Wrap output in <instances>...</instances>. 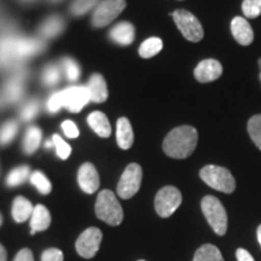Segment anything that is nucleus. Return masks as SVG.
I'll return each mask as SVG.
<instances>
[{
  "mask_svg": "<svg viewBox=\"0 0 261 261\" xmlns=\"http://www.w3.org/2000/svg\"><path fill=\"white\" fill-rule=\"evenodd\" d=\"M198 142L197 129L192 126H180L172 129L163 140V151L173 159H187L195 151Z\"/></svg>",
  "mask_w": 261,
  "mask_h": 261,
  "instance_id": "obj_1",
  "label": "nucleus"
},
{
  "mask_svg": "<svg viewBox=\"0 0 261 261\" xmlns=\"http://www.w3.org/2000/svg\"><path fill=\"white\" fill-rule=\"evenodd\" d=\"M96 215L98 219L112 226H117L123 220V211L115 194L110 190L100 191L96 201Z\"/></svg>",
  "mask_w": 261,
  "mask_h": 261,
  "instance_id": "obj_2",
  "label": "nucleus"
},
{
  "mask_svg": "<svg viewBox=\"0 0 261 261\" xmlns=\"http://www.w3.org/2000/svg\"><path fill=\"white\" fill-rule=\"evenodd\" d=\"M200 177L208 187L225 194H232L236 189V180L233 175L228 169L220 166H204L200 171Z\"/></svg>",
  "mask_w": 261,
  "mask_h": 261,
  "instance_id": "obj_3",
  "label": "nucleus"
},
{
  "mask_svg": "<svg viewBox=\"0 0 261 261\" xmlns=\"http://www.w3.org/2000/svg\"><path fill=\"white\" fill-rule=\"evenodd\" d=\"M201 208L214 232L224 236L227 231V213L223 203L214 196H205L201 201Z\"/></svg>",
  "mask_w": 261,
  "mask_h": 261,
  "instance_id": "obj_4",
  "label": "nucleus"
},
{
  "mask_svg": "<svg viewBox=\"0 0 261 261\" xmlns=\"http://www.w3.org/2000/svg\"><path fill=\"white\" fill-rule=\"evenodd\" d=\"M172 17L174 19L179 31L189 41L198 42L203 39V27H202L201 22L191 12L179 9L173 12Z\"/></svg>",
  "mask_w": 261,
  "mask_h": 261,
  "instance_id": "obj_5",
  "label": "nucleus"
},
{
  "mask_svg": "<svg viewBox=\"0 0 261 261\" xmlns=\"http://www.w3.org/2000/svg\"><path fill=\"white\" fill-rule=\"evenodd\" d=\"M143 171L138 163H130L122 173L117 184V195L123 200H128L139 191L142 185Z\"/></svg>",
  "mask_w": 261,
  "mask_h": 261,
  "instance_id": "obj_6",
  "label": "nucleus"
},
{
  "mask_svg": "<svg viewBox=\"0 0 261 261\" xmlns=\"http://www.w3.org/2000/svg\"><path fill=\"white\" fill-rule=\"evenodd\" d=\"M126 8L125 0H103L94 9L92 24L97 28L106 27L115 19Z\"/></svg>",
  "mask_w": 261,
  "mask_h": 261,
  "instance_id": "obj_7",
  "label": "nucleus"
},
{
  "mask_svg": "<svg viewBox=\"0 0 261 261\" xmlns=\"http://www.w3.org/2000/svg\"><path fill=\"white\" fill-rule=\"evenodd\" d=\"M180 191L174 187H165L155 197V210L161 218H169L181 204Z\"/></svg>",
  "mask_w": 261,
  "mask_h": 261,
  "instance_id": "obj_8",
  "label": "nucleus"
},
{
  "mask_svg": "<svg viewBox=\"0 0 261 261\" xmlns=\"http://www.w3.org/2000/svg\"><path fill=\"white\" fill-rule=\"evenodd\" d=\"M102 238L103 234L99 228L89 227L77 238L76 243H75L76 252L79 253L80 256L85 257V259H92L97 254L98 249H99Z\"/></svg>",
  "mask_w": 261,
  "mask_h": 261,
  "instance_id": "obj_9",
  "label": "nucleus"
},
{
  "mask_svg": "<svg viewBox=\"0 0 261 261\" xmlns=\"http://www.w3.org/2000/svg\"><path fill=\"white\" fill-rule=\"evenodd\" d=\"M62 92L64 97V107L71 113H79L91 102L90 92L86 86H70Z\"/></svg>",
  "mask_w": 261,
  "mask_h": 261,
  "instance_id": "obj_10",
  "label": "nucleus"
},
{
  "mask_svg": "<svg viewBox=\"0 0 261 261\" xmlns=\"http://www.w3.org/2000/svg\"><path fill=\"white\" fill-rule=\"evenodd\" d=\"M195 77L198 83L205 84L219 79L223 74V65L217 60H204L197 64L195 68Z\"/></svg>",
  "mask_w": 261,
  "mask_h": 261,
  "instance_id": "obj_11",
  "label": "nucleus"
},
{
  "mask_svg": "<svg viewBox=\"0 0 261 261\" xmlns=\"http://www.w3.org/2000/svg\"><path fill=\"white\" fill-rule=\"evenodd\" d=\"M77 181L81 190L86 194H93L99 188V175L92 163L86 162L81 166L77 173Z\"/></svg>",
  "mask_w": 261,
  "mask_h": 261,
  "instance_id": "obj_12",
  "label": "nucleus"
},
{
  "mask_svg": "<svg viewBox=\"0 0 261 261\" xmlns=\"http://www.w3.org/2000/svg\"><path fill=\"white\" fill-rule=\"evenodd\" d=\"M231 32H232L234 40L242 46H248L254 40L252 25L249 24V22L246 18L240 17V16L234 17L231 22Z\"/></svg>",
  "mask_w": 261,
  "mask_h": 261,
  "instance_id": "obj_13",
  "label": "nucleus"
},
{
  "mask_svg": "<svg viewBox=\"0 0 261 261\" xmlns=\"http://www.w3.org/2000/svg\"><path fill=\"white\" fill-rule=\"evenodd\" d=\"M44 42L39 39H12V52L15 57H28L44 50Z\"/></svg>",
  "mask_w": 261,
  "mask_h": 261,
  "instance_id": "obj_14",
  "label": "nucleus"
},
{
  "mask_svg": "<svg viewBox=\"0 0 261 261\" xmlns=\"http://www.w3.org/2000/svg\"><path fill=\"white\" fill-rule=\"evenodd\" d=\"M86 87L90 92L91 102L93 103L106 102L108 98V86L102 75L98 73L93 74L92 76L90 77Z\"/></svg>",
  "mask_w": 261,
  "mask_h": 261,
  "instance_id": "obj_15",
  "label": "nucleus"
},
{
  "mask_svg": "<svg viewBox=\"0 0 261 261\" xmlns=\"http://www.w3.org/2000/svg\"><path fill=\"white\" fill-rule=\"evenodd\" d=\"M110 38L116 44L127 46L135 41V27L129 22H121L117 23L112 31H110Z\"/></svg>",
  "mask_w": 261,
  "mask_h": 261,
  "instance_id": "obj_16",
  "label": "nucleus"
},
{
  "mask_svg": "<svg viewBox=\"0 0 261 261\" xmlns=\"http://www.w3.org/2000/svg\"><path fill=\"white\" fill-rule=\"evenodd\" d=\"M116 140L117 144L123 150L129 149L135 140V135H133L132 126L128 119L126 117H120L116 123Z\"/></svg>",
  "mask_w": 261,
  "mask_h": 261,
  "instance_id": "obj_17",
  "label": "nucleus"
},
{
  "mask_svg": "<svg viewBox=\"0 0 261 261\" xmlns=\"http://www.w3.org/2000/svg\"><path fill=\"white\" fill-rule=\"evenodd\" d=\"M51 224V214L45 205L38 204L34 207L31 217V234H34L39 231H45Z\"/></svg>",
  "mask_w": 261,
  "mask_h": 261,
  "instance_id": "obj_18",
  "label": "nucleus"
},
{
  "mask_svg": "<svg viewBox=\"0 0 261 261\" xmlns=\"http://www.w3.org/2000/svg\"><path fill=\"white\" fill-rule=\"evenodd\" d=\"M87 122L91 128L102 138H108L112 135V127L107 115L102 112H93L87 117Z\"/></svg>",
  "mask_w": 261,
  "mask_h": 261,
  "instance_id": "obj_19",
  "label": "nucleus"
},
{
  "mask_svg": "<svg viewBox=\"0 0 261 261\" xmlns=\"http://www.w3.org/2000/svg\"><path fill=\"white\" fill-rule=\"evenodd\" d=\"M33 211L32 202L23 197V196H18L14 200V204H12V217L16 223H23V221L31 219Z\"/></svg>",
  "mask_w": 261,
  "mask_h": 261,
  "instance_id": "obj_20",
  "label": "nucleus"
},
{
  "mask_svg": "<svg viewBox=\"0 0 261 261\" xmlns=\"http://www.w3.org/2000/svg\"><path fill=\"white\" fill-rule=\"evenodd\" d=\"M64 29V19L58 15L50 16L42 22L39 28V34L44 38H55Z\"/></svg>",
  "mask_w": 261,
  "mask_h": 261,
  "instance_id": "obj_21",
  "label": "nucleus"
},
{
  "mask_svg": "<svg viewBox=\"0 0 261 261\" xmlns=\"http://www.w3.org/2000/svg\"><path fill=\"white\" fill-rule=\"evenodd\" d=\"M41 143V130L37 126L28 127L23 138V150L25 154L31 155L35 152Z\"/></svg>",
  "mask_w": 261,
  "mask_h": 261,
  "instance_id": "obj_22",
  "label": "nucleus"
},
{
  "mask_svg": "<svg viewBox=\"0 0 261 261\" xmlns=\"http://www.w3.org/2000/svg\"><path fill=\"white\" fill-rule=\"evenodd\" d=\"M192 261H224V257L213 244H204L196 250Z\"/></svg>",
  "mask_w": 261,
  "mask_h": 261,
  "instance_id": "obj_23",
  "label": "nucleus"
},
{
  "mask_svg": "<svg viewBox=\"0 0 261 261\" xmlns=\"http://www.w3.org/2000/svg\"><path fill=\"white\" fill-rule=\"evenodd\" d=\"M163 42L160 38L152 37L146 39L139 46V55L142 58H151L162 50Z\"/></svg>",
  "mask_w": 261,
  "mask_h": 261,
  "instance_id": "obj_24",
  "label": "nucleus"
},
{
  "mask_svg": "<svg viewBox=\"0 0 261 261\" xmlns=\"http://www.w3.org/2000/svg\"><path fill=\"white\" fill-rule=\"evenodd\" d=\"M29 167L28 166H19V167L12 169L6 177V185L10 188L18 187V185L23 184L29 177Z\"/></svg>",
  "mask_w": 261,
  "mask_h": 261,
  "instance_id": "obj_25",
  "label": "nucleus"
},
{
  "mask_svg": "<svg viewBox=\"0 0 261 261\" xmlns=\"http://www.w3.org/2000/svg\"><path fill=\"white\" fill-rule=\"evenodd\" d=\"M23 93V84H22V77H14L10 80L5 86V96L9 102H17Z\"/></svg>",
  "mask_w": 261,
  "mask_h": 261,
  "instance_id": "obj_26",
  "label": "nucleus"
},
{
  "mask_svg": "<svg viewBox=\"0 0 261 261\" xmlns=\"http://www.w3.org/2000/svg\"><path fill=\"white\" fill-rule=\"evenodd\" d=\"M247 129L250 139L257 146V149L261 150V114L250 117L249 121H248Z\"/></svg>",
  "mask_w": 261,
  "mask_h": 261,
  "instance_id": "obj_27",
  "label": "nucleus"
},
{
  "mask_svg": "<svg viewBox=\"0 0 261 261\" xmlns=\"http://www.w3.org/2000/svg\"><path fill=\"white\" fill-rule=\"evenodd\" d=\"M31 182L42 195H48L52 190V185L46 175L40 171H35L31 174Z\"/></svg>",
  "mask_w": 261,
  "mask_h": 261,
  "instance_id": "obj_28",
  "label": "nucleus"
},
{
  "mask_svg": "<svg viewBox=\"0 0 261 261\" xmlns=\"http://www.w3.org/2000/svg\"><path fill=\"white\" fill-rule=\"evenodd\" d=\"M18 126L15 121H9L0 127V145H8L17 135Z\"/></svg>",
  "mask_w": 261,
  "mask_h": 261,
  "instance_id": "obj_29",
  "label": "nucleus"
},
{
  "mask_svg": "<svg viewBox=\"0 0 261 261\" xmlns=\"http://www.w3.org/2000/svg\"><path fill=\"white\" fill-rule=\"evenodd\" d=\"M62 67H63L65 77H67L68 81H76L80 76V67L79 64L75 62L73 58L65 57L62 60Z\"/></svg>",
  "mask_w": 261,
  "mask_h": 261,
  "instance_id": "obj_30",
  "label": "nucleus"
},
{
  "mask_svg": "<svg viewBox=\"0 0 261 261\" xmlns=\"http://www.w3.org/2000/svg\"><path fill=\"white\" fill-rule=\"evenodd\" d=\"M99 0H73L70 4V12L74 16H83L92 10Z\"/></svg>",
  "mask_w": 261,
  "mask_h": 261,
  "instance_id": "obj_31",
  "label": "nucleus"
},
{
  "mask_svg": "<svg viewBox=\"0 0 261 261\" xmlns=\"http://www.w3.org/2000/svg\"><path fill=\"white\" fill-rule=\"evenodd\" d=\"M61 79V70L56 64L47 65L42 73V81L46 86H54L57 85Z\"/></svg>",
  "mask_w": 261,
  "mask_h": 261,
  "instance_id": "obj_32",
  "label": "nucleus"
},
{
  "mask_svg": "<svg viewBox=\"0 0 261 261\" xmlns=\"http://www.w3.org/2000/svg\"><path fill=\"white\" fill-rule=\"evenodd\" d=\"M242 11L247 18H256L261 14V0H243Z\"/></svg>",
  "mask_w": 261,
  "mask_h": 261,
  "instance_id": "obj_33",
  "label": "nucleus"
},
{
  "mask_svg": "<svg viewBox=\"0 0 261 261\" xmlns=\"http://www.w3.org/2000/svg\"><path fill=\"white\" fill-rule=\"evenodd\" d=\"M52 140H54L55 146H56V152L57 156L62 160H67L71 154V148L70 145L68 144L67 142H64L63 139L61 138V136L55 135L52 137Z\"/></svg>",
  "mask_w": 261,
  "mask_h": 261,
  "instance_id": "obj_34",
  "label": "nucleus"
},
{
  "mask_svg": "<svg viewBox=\"0 0 261 261\" xmlns=\"http://www.w3.org/2000/svg\"><path fill=\"white\" fill-rule=\"evenodd\" d=\"M46 107L50 113H57L62 107H64L63 92L60 91V92H56L52 94V96H50V98L47 99Z\"/></svg>",
  "mask_w": 261,
  "mask_h": 261,
  "instance_id": "obj_35",
  "label": "nucleus"
},
{
  "mask_svg": "<svg viewBox=\"0 0 261 261\" xmlns=\"http://www.w3.org/2000/svg\"><path fill=\"white\" fill-rule=\"evenodd\" d=\"M39 110V104L37 100H31L25 106L22 108L21 112V117L24 121H31V120L34 119L37 116Z\"/></svg>",
  "mask_w": 261,
  "mask_h": 261,
  "instance_id": "obj_36",
  "label": "nucleus"
},
{
  "mask_svg": "<svg viewBox=\"0 0 261 261\" xmlns=\"http://www.w3.org/2000/svg\"><path fill=\"white\" fill-rule=\"evenodd\" d=\"M63 253L57 248H48L41 254V261H63Z\"/></svg>",
  "mask_w": 261,
  "mask_h": 261,
  "instance_id": "obj_37",
  "label": "nucleus"
},
{
  "mask_svg": "<svg viewBox=\"0 0 261 261\" xmlns=\"http://www.w3.org/2000/svg\"><path fill=\"white\" fill-rule=\"evenodd\" d=\"M62 129H63L64 135L68 137V138H76L79 136V129H77L76 125L70 120H67L62 123Z\"/></svg>",
  "mask_w": 261,
  "mask_h": 261,
  "instance_id": "obj_38",
  "label": "nucleus"
},
{
  "mask_svg": "<svg viewBox=\"0 0 261 261\" xmlns=\"http://www.w3.org/2000/svg\"><path fill=\"white\" fill-rule=\"evenodd\" d=\"M14 261H34V256L31 249L28 248H23L17 253V255L15 256Z\"/></svg>",
  "mask_w": 261,
  "mask_h": 261,
  "instance_id": "obj_39",
  "label": "nucleus"
},
{
  "mask_svg": "<svg viewBox=\"0 0 261 261\" xmlns=\"http://www.w3.org/2000/svg\"><path fill=\"white\" fill-rule=\"evenodd\" d=\"M236 257L237 261H255L252 254L248 252V250L243 249V248H238L236 250Z\"/></svg>",
  "mask_w": 261,
  "mask_h": 261,
  "instance_id": "obj_40",
  "label": "nucleus"
},
{
  "mask_svg": "<svg viewBox=\"0 0 261 261\" xmlns=\"http://www.w3.org/2000/svg\"><path fill=\"white\" fill-rule=\"evenodd\" d=\"M6 259H8V255H6L5 248L0 244V261H6Z\"/></svg>",
  "mask_w": 261,
  "mask_h": 261,
  "instance_id": "obj_41",
  "label": "nucleus"
},
{
  "mask_svg": "<svg viewBox=\"0 0 261 261\" xmlns=\"http://www.w3.org/2000/svg\"><path fill=\"white\" fill-rule=\"evenodd\" d=\"M45 146H46L47 149H50V148H52V146H55L54 140H47V142L45 143Z\"/></svg>",
  "mask_w": 261,
  "mask_h": 261,
  "instance_id": "obj_42",
  "label": "nucleus"
},
{
  "mask_svg": "<svg viewBox=\"0 0 261 261\" xmlns=\"http://www.w3.org/2000/svg\"><path fill=\"white\" fill-rule=\"evenodd\" d=\"M256 234H257V241H259V243H260V246H261V225H260L259 227H257Z\"/></svg>",
  "mask_w": 261,
  "mask_h": 261,
  "instance_id": "obj_43",
  "label": "nucleus"
},
{
  "mask_svg": "<svg viewBox=\"0 0 261 261\" xmlns=\"http://www.w3.org/2000/svg\"><path fill=\"white\" fill-rule=\"evenodd\" d=\"M257 63H259V68H260V70H261V58L259 61H257Z\"/></svg>",
  "mask_w": 261,
  "mask_h": 261,
  "instance_id": "obj_44",
  "label": "nucleus"
},
{
  "mask_svg": "<svg viewBox=\"0 0 261 261\" xmlns=\"http://www.w3.org/2000/svg\"><path fill=\"white\" fill-rule=\"evenodd\" d=\"M50 2H52V3H58V2H61V0H50Z\"/></svg>",
  "mask_w": 261,
  "mask_h": 261,
  "instance_id": "obj_45",
  "label": "nucleus"
},
{
  "mask_svg": "<svg viewBox=\"0 0 261 261\" xmlns=\"http://www.w3.org/2000/svg\"><path fill=\"white\" fill-rule=\"evenodd\" d=\"M2 223H3V218H2V215H0V225H2Z\"/></svg>",
  "mask_w": 261,
  "mask_h": 261,
  "instance_id": "obj_46",
  "label": "nucleus"
},
{
  "mask_svg": "<svg viewBox=\"0 0 261 261\" xmlns=\"http://www.w3.org/2000/svg\"><path fill=\"white\" fill-rule=\"evenodd\" d=\"M23 2H32V0H23Z\"/></svg>",
  "mask_w": 261,
  "mask_h": 261,
  "instance_id": "obj_47",
  "label": "nucleus"
},
{
  "mask_svg": "<svg viewBox=\"0 0 261 261\" xmlns=\"http://www.w3.org/2000/svg\"><path fill=\"white\" fill-rule=\"evenodd\" d=\"M260 81H261V70H260Z\"/></svg>",
  "mask_w": 261,
  "mask_h": 261,
  "instance_id": "obj_48",
  "label": "nucleus"
},
{
  "mask_svg": "<svg viewBox=\"0 0 261 261\" xmlns=\"http://www.w3.org/2000/svg\"><path fill=\"white\" fill-rule=\"evenodd\" d=\"M138 261H145V260H138Z\"/></svg>",
  "mask_w": 261,
  "mask_h": 261,
  "instance_id": "obj_49",
  "label": "nucleus"
}]
</instances>
